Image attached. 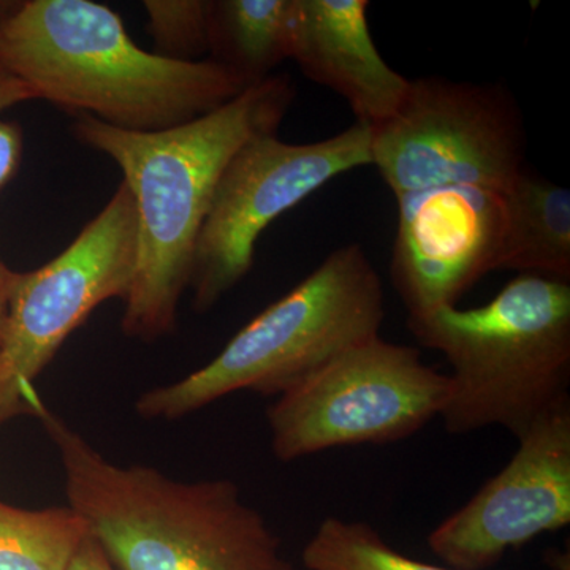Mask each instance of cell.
Wrapping results in <instances>:
<instances>
[{"label": "cell", "mask_w": 570, "mask_h": 570, "mask_svg": "<svg viewBox=\"0 0 570 570\" xmlns=\"http://www.w3.org/2000/svg\"><path fill=\"white\" fill-rule=\"evenodd\" d=\"M294 99L291 77L272 75L217 110L157 132L77 115L75 137L121 168L137 208V269L121 322L127 337L156 341L174 332L220 176L246 142L277 132Z\"/></svg>", "instance_id": "obj_1"}, {"label": "cell", "mask_w": 570, "mask_h": 570, "mask_svg": "<svg viewBox=\"0 0 570 570\" xmlns=\"http://www.w3.org/2000/svg\"><path fill=\"white\" fill-rule=\"evenodd\" d=\"M0 70L37 99L132 132L194 121L250 88L212 59L142 50L118 13L91 0L0 2Z\"/></svg>", "instance_id": "obj_2"}, {"label": "cell", "mask_w": 570, "mask_h": 570, "mask_svg": "<svg viewBox=\"0 0 570 570\" xmlns=\"http://www.w3.org/2000/svg\"><path fill=\"white\" fill-rule=\"evenodd\" d=\"M58 450L69 508L118 570H294L283 543L228 479L179 482L112 463L41 401L29 403Z\"/></svg>", "instance_id": "obj_3"}, {"label": "cell", "mask_w": 570, "mask_h": 570, "mask_svg": "<svg viewBox=\"0 0 570 570\" xmlns=\"http://www.w3.org/2000/svg\"><path fill=\"white\" fill-rule=\"evenodd\" d=\"M423 347L445 356L452 434L504 428L517 439L570 406V284L519 275L489 305L407 316Z\"/></svg>", "instance_id": "obj_4"}, {"label": "cell", "mask_w": 570, "mask_h": 570, "mask_svg": "<svg viewBox=\"0 0 570 570\" xmlns=\"http://www.w3.org/2000/svg\"><path fill=\"white\" fill-rule=\"evenodd\" d=\"M384 285L360 245L333 250L321 265L243 326L212 362L174 384L142 393L145 420H179L238 392L277 396L379 335Z\"/></svg>", "instance_id": "obj_5"}, {"label": "cell", "mask_w": 570, "mask_h": 570, "mask_svg": "<svg viewBox=\"0 0 570 570\" xmlns=\"http://www.w3.org/2000/svg\"><path fill=\"white\" fill-rule=\"evenodd\" d=\"M449 374L415 347L370 337L276 396L266 411L283 463L351 445L403 441L441 417Z\"/></svg>", "instance_id": "obj_6"}, {"label": "cell", "mask_w": 570, "mask_h": 570, "mask_svg": "<svg viewBox=\"0 0 570 570\" xmlns=\"http://www.w3.org/2000/svg\"><path fill=\"white\" fill-rule=\"evenodd\" d=\"M137 261V208L122 183L61 254L32 272H7L0 281V423L28 412L33 382L94 309L126 299Z\"/></svg>", "instance_id": "obj_7"}, {"label": "cell", "mask_w": 570, "mask_h": 570, "mask_svg": "<svg viewBox=\"0 0 570 570\" xmlns=\"http://www.w3.org/2000/svg\"><path fill=\"white\" fill-rule=\"evenodd\" d=\"M524 159L523 116L498 82L411 80L395 115L371 127V165L395 197L434 187L509 189Z\"/></svg>", "instance_id": "obj_8"}, {"label": "cell", "mask_w": 570, "mask_h": 570, "mask_svg": "<svg viewBox=\"0 0 570 570\" xmlns=\"http://www.w3.org/2000/svg\"><path fill=\"white\" fill-rule=\"evenodd\" d=\"M371 165V127L352 124L316 142H285L276 134L246 142L225 168L195 246L189 291L197 313L212 309L254 264L269 224L337 176Z\"/></svg>", "instance_id": "obj_9"}, {"label": "cell", "mask_w": 570, "mask_h": 570, "mask_svg": "<svg viewBox=\"0 0 570 570\" xmlns=\"http://www.w3.org/2000/svg\"><path fill=\"white\" fill-rule=\"evenodd\" d=\"M517 441L509 463L428 535L448 568H493L508 551L569 527L570 406L538 420Z\"/></svg>", "instance_id": "obj_10"}, {"label": "cell", "mask_w": 570, "mask_h": 570, "mask_svg": "<svg viewBox=\"0 0 570 570\" xmlns=\"http://www.w3.org/2000/svg\"><path fill=\"white\" fill-rule=\"evenodd\" d=\"M366 0H294L291 59L309 80L340 94L356 122L387 121L411 80L382 58L367 26Z\"/></svg>", "instance_id": "obj_11"}, {"label": "cell", "mask_w": 570, "mask_h": 570, "mask_svg": "<svg viewBox=\"0 0 570 570\" xmlns=\"http://www.w3.org/2000/svg\"><path fill=\"white\" fill-rule=\"evenodd\" d=\"M570 281V193L524 168L505 198V225L494 272Z\"/></svg>", "instance_id": "obj_12"}, {"label": "cell", "mask_w": 570, "mask_h": 570, "mask_svg": "<svg viewBox=\"0 0 570 570\" xmlns=\"http://www.w3.org/2000/svg\"><path fill=\"white\" fill-rule=\"evenodd\" d=\"M294 0H209V58L246 86L291 59Z\"/></svg>", "instance_id": "obj_13"}, {"label": "cell", "mask_w": 570, "mask_h": 570, "mask_svg": "<svg viewBox=\"0 0 570 570\" xmlns=\"http://www.w3.org/2000/svg\"><path fill=\"white\" fill-rule=\"evenodd\" d=\"M88 535L69 505L28 510L0 501V570H67Z\"/></svg>", "instance_id": "obj_14"}, {"label": "cell", "mask_w": 570, "mask_h": 570, "mask_svg": "<svg viewBox=\"0 0 570 570\" xmlns=\"http://www.w3.org/2000/svg\"><path fill=\"white\" fill-rule=\"evenodd\" d=\"M307 570H456L414 560L365 521L326 517L302 554Z\"/></svg>", "instance_id": "obj_15"}, {"label": "cell", "mask_w": 570, "mask_h": 570, "mask_svg": "<svg viewBox=\"0 0 570 570\" xmlns=\"http://www.w3.org/2000/svg\"><path fill=\"white\" fill-rule=\"evenodd\" d=\"M156 55L174 61H202L209 52V0H145Z\"/></svg>", "instance_id": "obj_16"}, {"label": "cell", "mask_w": 570, "mask_h": 570, "mask_svg": "<svg viewBox=\"0 0 570 570\" xmlns=\"http://www.w3.org/2000/svg\"><path fill=\"white\" fill-rule=\"evenodd\" d=\"M37 100L36 92L28 85L0 70V115L18 104ZM22 157V132L20 126L7 122L0 116V189L7 186L20 170ZM9 266L0 261V281L9 272Z\"/></svg>", "instance_id": "obj_17"}, {"label": "cell", "mask_w": 570, "mask_h": 570, "mask_svg": "<svg viewBox=\"0 0 570 570\" xmlns=\"http://www.w3.org/2000/svg\"><path fill=\"white\" fill-rule=\"evenodd\" d=\"M67 570H118L107 557L102 547L96 542L91 534L85 539L80 549L75 553Z\"/></svg>", "instance_id": "obj_18"}, {"label": "cell", "mask_w": 570, "mask_h": 570, "mask_svg": "<svg viewBox=\"0 0 570 570\" xmlns=\"http://www.w3.org/2000/svg\"><path fill=\"white\" fill-rule=\"evenodd\" d=\"M554 570H570V558L569 553L558 554L557 561H554Z\"/></svg>", "instance_id": "obj_19"}, {"label": "cell", "mask_w": 570, "mask_h": 570, "mask_svg": "<svg viewBox=\"0 0 570 570\" xmlns=\"http://www.w3.org/2000/svg\"><path fill=\"white\" fill-rule=\"evenodd\" d=\"M3 314H6V306H3V296L2 292H0V337H2Z\"/></svg>", "instance_id": "obj_20"}]
</instances>
